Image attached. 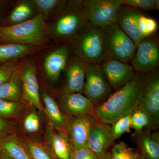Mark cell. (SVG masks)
I'll return each instance as SVG.
<instances>
[{
  "instance_id": "6da1fadb",
  "label": "cell",
  "mask_w": 159,
  "mask_h": 159,
  "mask_svg": "<svg viewBox=\"0 0 159 159\" xmlns=\"http://www.w3.org/2000/svg\"><path fill=\"white\" fill-rule=\"evenodd\" d=\"M146 74L135 72L124 86L95 108L94 116L99 122L112 124L137 107Z\"/></svg>"
},
{
  "instance_id": "7a4b0ae2",
  "label": "cell",
  "mask_w": 159,
  "mask_h": 159,
  "mask_svg": "<svg viewBox=\"0 0 159 159\" xmlns=\"http://www.w3.org/2000/svg\"><path fill=\"white\" fill-rule=\"evenodd\" d=\"M45 16L39 13L24 22L0 27V41L30 46L43 44L47 40Z\"/></svg>"
},
{
  "instance_id": "3957f363",
  "label": "cell",
  "mask_w": 159,
  "mask_h": 159,
  "mask_svg": "<svg viewBox=\"0 0 159 159\" xmlns=\"http://www.w3.org/2000/svg\"><path fill=\"white\" fill-rule=\"evenodd\" d=\"M72 40L78 58L84 62L99 65L105 60L100 28L89 22Z\"/></svg>"
},
{
  "instance_id": "277c9868",
  "label": "cell",
  "mask_w": 159,
  "mask_h": 159,
  "mask_svg": "<svg viewBox=\"0 0 159 159\" xmlns=\"http://www.w3.org/2000/svg\"><path fill=\"white\" fill-rule=\"evenodd\" d=\"M103 40L105 59L131 61L136 47L116 23L100 28Z\"/></svg>"
},
{
  "instance_id": "5b68a950",
  "label": "cell",
  "mask_w": 159,
  "mask_h": 159,
  "mask_svg": "<svg viewBox=\"0 0 159 159\" xmlns=\"http://www.w3.org/2000/svg\"><path fill=\"white\" fill-rule=\"evenodd\" d=\"M70 6L60 15L54 24V33L60 39H72L89 22L83 1L73 2Z\"/></svg>"
},
{
  "instance_id": "8992f818",
  "label": "cell",
  "mask_w": 159,
  "mask_h": 159,
  "mask_svg": "<svg viewBox=\"0 0 159 159\" xmlns=\"http://www.w3.org/2000/svg\"><path fill=\"white\" fill-rule=\"evenodd\" d=\"M137 107L145 113L150 121L149 128L156 129L159 125V70L146 74Z\"/></svg>"
},
{
  "instance_id": "52a82bcc",
  "label": "cell",
  "mask_w": 159,
  "mask_h": 159,
  "mask_svg": "<svg viewBox=\"0 0 159 159\" xmlns=\"http://www.w3.org/2000/svg\"><path fill=\"white\" fill-rule=\"evenodd\" d=\"M131 63L134 71L142 74H149L158 69L159 43L156 34L145 38L139 43Z\"/></svg>"
},
{
  "instance_id": "ba28073f",
  "label": "cell",
  "mask_w": 159,
  "mask_h": 159,
  "mask_svg": "<svg viewBox=\"0 0 159 159\" xmlns=\"http://www.w3.org/2000/svg\"><path fill=\"white\" fill-rule=\"evenodd\" d=\"M122 6V0H86L83 6L89 22L102 28L116 23L117 12Z\"/></svg>"
},
{
  "instance_id": "9c48e42d",
  "label": "cell",
  "mask_w": 159,
  "mask_h": 159,
  "mask_svg": "<svg viewBox=\"0 0 159 159\" xmlns=\"http://www.w3.org/2000/svg\"><path fill=\"white\" fill-rule=\"evenodd\" d=\"M112 89L99 65L86 63L83 94L97 106L111 92Z\"/></svg>"
},
{
  "instance_id": "30bf717a",
  "label": "cell",
  "mask_w": 159,
  "mask_h": 159,
  "mask_svg": "<svg viewBox=\"0 0 159 159\" xmlns=\"http://www.w3.org/2000/svg\"><path fill=\"white\" fill-rule=\"evenodd\" d=\"M64 116V129L68 135L74 150L87 146L91 128L99 121L95 116L88 114Z\"/></svg>"
},
{
  "instance_id": "8fae6325",
  "label": "cell",
  "mask_w": 159,
  "mask_h": 159,
  "mask_svg": "<svg viewBox=\"0 0 159 159\" xmlns=\"http://www.w3.org/2000/svg\"><path fill=\"white\" fill-rule=\"evenodd\" d=\"M99 66L111 87L116 91L124 86L134 74L131 65L118 60L106 59Z\"/></svg>"
},
{
  "instance_id": "7c38bea8",
  "label": "cell",
  "mask_w": 159,
  "mask_h": 159,
  "mask_svg": "<svg viewBox=\"0 0 159 159\" xmlns=\"http://www.w3.org/2000/svg\"><path fill=\"white\" fill-rule=\"evenodd\" d=\"M44 141L48 145L56 159H71L73 146L64 129L57 128L47 123Z\"/></svg>"
},
{
  "instance_id": "4fadbf2b",
  "label": "cell",
  "mask_w": 159,
  "mask_h": 159,
  "mask_svg": "<svg viewBox=\"0 0 159 159\" xmlns=\"http://www.w3.org/2000/svg\"><path fill=\"white\" fill-rule=\"evenodd\" d=\"M115 141L110 125L98 121L91 128L87 147L99 157L108 152Z\"/></svg>"
},
{
  "instance_id": "5bb4252c",
  "label": "cell",
  "mask_w": 159,
  "mask_h": 159,
  "mask_svg": "<svg viewBox=\"0 0 159 159\" xmlns=\"http://www.w3.org/2000/svg\"><path fill=\"white\" fill-rule=\"evenodd\" d=\"M22 100L29 107L43 112L36 70L32 64L29 65L22 75Z\"/></svg>"
},
{
  "instance_id": "9a60e30c",
  "label": "cell",
  "mask_w": 159,
  "mask_h": 159,
  "mask_svg": "<svg viewBox=\"0 0 159 159\" xmlns=\"http://www.w3.org/2000/svg\"><path fill=\"white\" fill-rule=\"evenodd\" d=\"M66 83L62 94H83L85 79L86 63L74 57L66 66Z\"/></svg>"
},
{
  "instance_id": "2e32d148",
  "label": "cell",
  "mask_w": 159,
  "mask_h": 159,
  "mask_svg": "<svg viewBox=\"0 0 159 159\" xmlns=\"http://www.w3.org/2000/svg\"><path fill=\"white\" fill-rule=\"evenodd\" d=\"M59 106L63 113L70 116L84 114L94 116L96 108V106L88 98L80 93L62 94L60 98Z\"/></svg>"
},
{
  "instance_id": "e0dca14e",
  "label": "cell",
  "mask_w": 159,
  "mask_h": 159,
  "mask_svg": "<svg viewBox=\"0 0 159 159\" xmlns=\"http://www.w3.org/2000/svg\"><path fill=\"white\" fill-rule=\"evenodd\" d=\"M143 12L140 10L122 6L117 12L116 23L130 38L136 47L144 39L139 31L138 20Z\"/></svg>"
},
{
  "instance_id": "ac0fdd59",
  "label": "cell",
  "mask_w": 159,
  "mask_h": 159,
  "mask_svg": "<svg viewBox=\"0 0 159 159\" xmlns=\"http://www.w3.org/2000/svg\"><path fill=\"white\" fill-rule=\"evenodd\" d=\"M69 52L68 46L63 45L52 51L46 57L44 67L48 77L52 81H57L61 72L65 69Z\"/></svg>"
},
{
  "instance_id": "d6986e66",
  "label": "cell",
  "mask_w": 159,
  "mask_h": 159,
  "mask_svg": "<svg viewBox=\"0 0 159 159\" xmlns=\"http://www.w3.org/2000/svg\"><path fill=\"white\" fill-rule=\"evenodd\" d=\"M0 148L11 159H31L20 136L15 131L0 139Z\"/></svg>"
},
{
  "instance_id": "ffe728a7",
  "label": "cell",
  "mask_w": 159,
  "mask_h": 159,
  "mask_svg": "<svg viewBox=\"0 0 159 159\" xmlns=\"http://www.w3.org/2000/svg\"><path fill=\"white\" fill-rule=\"evenodd\" d=\"M134 137L137 144L146 159H159V141L151 134L150 128L147 127L138 133Z\"/></svg>"
},
{
  "instance_id": "44dd1931",
  "label": "cell",
  "mask_w": 159,
  "mask_h": 159,
  "mask_svg": "<svg viewBox=\"0 0 159 159\" xmlns=\"http://www.w3.org/2000/svg\"><path fill=\"white\" fill-rule=\"evenodd\" d=\"M43 112L48 123L56 128L64 129V114L54 98L45 92L41 94Z\"/></svg>"
},
{
  "instance_id": "7402d4cb",
  "label": "cell",
  "mask_w": 159,
  "mask_h": 159,
  "mask_svg": "<svg viewBox=\"0 0 159 159\" xmlns=\"http://www.w3.org/2000/svg\"><path fill=\"white\" fill-rule=\"evenodd\" d=\"M20 136L31 159H56L44 141L25 134Z\"/></svg>"
},
{
  "instance_id": "603a6c76",
  "label": "cell",
  "mask_w": 159,
  "mask_h": 159,
  "mask_svg": "<svg viewBox=\"0 0 159 159\" xmlns=\"http://www.w3.org/2000/svg\"><path fill=\"white\" fill-rule=\"evenodd\" d=\"M0 99L23 102L21 77L18 72H13L10 79L0 86Z\"/></svg>"
},
{
  "instance_id": "cb8c5ba5",
  "label": "cell",
  "mask_w": 159,
  "mask_h": 159,
  "mask_svg": "<svg viewBox=\"0 0 159 159\" xmlns=\"http://www.w3.org/2000/svg\"><path fill=\"white\" fill-rule=\"evenodd\" d=\"M29 107L23 102L0 99V118L16 122L22 118Z\"/></svg>"
},
{
  "instance_id": "d4e9b609",
  "label": "cell",
  "mask_w": 159,
  "mask_h": 159,
  "mask_svg": "<svg viewBox=\"0 0 159 159\" xmlns=\"http://www.w3.org/2000/svg\"><path fill=\"white\" fill-rule=\"evenodd\" d=\"M40 112L29 107L21 118L22 129L27 136L36 135L39 133L42 127Z\"/></svg>"
},
{
  "instance_id": "484cf974",
  "label": "cell",
  "mask_w": 159,
  "mask_h": 159,
  "mask_svg": "<svg viewBox=\"0 0 159 159\" xmlns=\"http://www.w3.org/2000/svg\"><path fill=\"white\" fill-rule=\"evenodd\" d=\"M32 46L19 44L0 45V63L22 57L32 51Z\"/></svg>"
},
{
  "instance_id": "4316f807",
  "label": "cell",
  "mask_w": 159,
  "mask_h": 159,
  "mask_svg": "<svg viewBox=\"0 0 159 159\" xmlns=\"http://www.w3.org/2000/svg\"><path fill=\"white\" fill-rule=\"evenodd\" d=\"M108 154L110 159H139L142 155L122 142L114 145Z\"/></svg>"
},
{
  "instance_id": "83f0119b",
  "label": "cell",
  "mask_w": 159,
  "mask_h": 159,
  "mask_svg": "<svg viewBox=\"0 0 159 159\" xmlns=\"http://www.w3.org/2000/svg\"><path fill=\"white\" fill-rule=\"evenodd\" d=\"M138 27L143 38L155 34L158 29V23L156 20L142 13L138 20Z\"/></svg>"
},
{
  "instance_id": "f1b7e54d",
  "label": "cell",
  "mask_w": 159,
  "mask_h": 159,
  "mask_svg": "<svg viewBox=\"0 0 159 159\" xmlns=\"http://www.w3.org/2000/svg\"><path fill=\"white\" fill-rule=\"evenodd\" d=\"M35 4L39 13H42L45 16L50 12L55 10H62L66 6L67 1L59 0H34Z\"/></svg>"
},
{
  "instance_id": "f546056e",
  "label": "cell",
  "mask_w": 159,
  "mask_h": 159,
  "mask_svg": "<svg viewBox=\"0 0 159 159\" xmlns=\"http://www.w3.org/2000/svg\"><path fill=\"white\" fill-rule=\"evenodd\" d=\"M131 113L122 116L111 124L112 134L115 140L119 139L125 133L130 132Z\"/></svg>"
},
{
  "instance_id": "4dcf8cb0",
  "label": "cell",
  "mask_w": 159,
  "mask_h": 159,
  "mask_svg": "<svg viewBox=\"0 0 159 159\" xmlns=\"http://www.w3.org/2000/svg\"><path fill=\"white\" fill-rule=\"evenodd\" d=\"M32 13V9L29 5L25 3H21L11 11L9 21L12 25L24 22L29 20Z\"/></svg>"
},
{
  "instance_id": "1f68e13d",
  "label": "cell",
  "mask_w": 159,
  "mask_h": 159,
  "mask_svg": "<svg viewBox=\"0 0 159 159\" xmlns=\"http://www.w3.org/2000/svg\"><path fill=\"white\" fill-rule=\"evenodd\" d=\"M131 119V127L134 129L135 133L139 132L146 127H149L150 121L148 116L137 107L132 112Z\"/></svg>"
},
{
  "instance_id": "d6a6232c",
  "label": "cell",
  "mask_w": 159,
  "mask_h": 159,
  "mask_svg": "<svg viewBox=\"0 0 159 159\" xmlns=\"http://www.w3.org/2000/svg\"><path fill=\"white\" fill-rule=\"evenodd\" d=\"M122 6L137 10L149 11L159 10V0H122Z\"/></svg>"
},
{
  "instance_id": "836d02e7",
  "label": "cell",
  "mask_w": 159,
  "mask_h": 159,
  "mask_svg": "<svg viewBox=\"0 0 159 159\" xmlns=\"http://www.w3.org/2000/svg\"><path fill=\"white\" fill-rule=\"evenodd\" d=\"M71 159H99V157L86 146L73 150Z\"/></svg>"
},
{
  "instance_id": "e575fe53",
  "label": "cell",
  "mask_w": 159,
  "mask_h": 159,
  "mask_svg": "<svg viewBox=\"0 0 159 159\" xmlns=\"http://www.w3.org/2000/svg\"><path fill=\"white\" fill-rule=\"evenodd\" d=\"M16 122L0 118V139L15 131Z\"/></svg>"
},
{
  "instance_id": "d590c367",
  "label": "cell",
  "mask_w": 159,
  "mask_h": 159,
  "mask_svg": "<svg viewBox=\"0 0 159 159\" xmlns=\"http://www.w3.org/2000/svg\"><path fill=\"white\" fill-rule=\"evenodd\" d=\"M14 71L10 69H3L0 74V86L8 81L12 76Z\"/></svg>"
},
{
  "instance_id": "8d00e7d4",
  "label": "cell",
  "mask_w": 159,
  "mask_h": 159,
  "mask_svg": "<svg viewBox=\"0 0 159 159\" xmlns=\"http://www.w3.org/2000/svg\"><path fill=\"white\" fill-rule=\"evenodd\" d=\"M0 159H11L4 151H3L0 148Z\"/></svg>"
},
{
  "instance_id": "74e56055",
  "label": "cell",
  "mask_w": 159,
  "mask_h": 159,
  "mask_svg": "<svg viewBox=\"0 0 159 159\" xmlns=\"http://www.w3.org/2000/svg\"><path fill=\"white\" fill-rule=\"evenodd\" d=\"M99 159H110L109 156L108 152L104 155L99 157Z\"/></svg>"
},
{
  "instance_id": "f35d334b",
  "label": "cell",
  "mask_w": 159,
  "mask_h": 159,
  "mask_svg": "<svg viewBox=\"0 0 159 159\" xmlns=\"http://www.w3.org/2000/svg\"><path fill=\"white\" fill-rule=\"evenodd\" d=\"M139 159H146L145 158H144V157H143V156L141 155V157H140L139 158Z\"/></svg>"
}]
</instances>
